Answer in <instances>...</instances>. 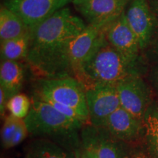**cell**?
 Segmentation results:
<instances>
[{
    "instance_id": "ac0fdd59",
    "label": "cell",
    "mask_w": 158,
    "mask_h": 158,
    "mask_svg": "<svg viewBox=\"0 0 158 158\" xmlns=\"http://www.w3.org/2000/svg\"><path fill=\"white\" fill-rule=\"evenodd\" d=\"M144 139L158 141V100H153L147 108L143 118Z\"/></svg>"
},
{
    "instance_id": "ffe728a7",
    "label": "cell",
    "mask_w": 158,
    "mask_h": 158,
    "mask_svg": "<svg viewBox=\"0 0 158 158\" xmlns=\"http://www.w3.org/2000/svg\"><path fill=\"white\" fill-rule=\"evenodd\" d=\"M21 119L23 118H17L11 114L5 118L1 131L2 144L5 149H9L10 143L12 138L14 135Z\"/></svg>"
},
{
    "instance_id": "6da1fadb",
    "label": "cell",
    "mask_w": 158,
    "mask_h": 158,
    "mask_svg": "<svg viewBox=\"0 0 158 158\" xmlns=\"http://www.w3.org/2000/svg\"><path fill=\"white\" fill-rule=\"evenodd\" d=\"M81 19L64 7L35 28L27 61L43 78L73 76L70 50L76 37L85 29Z\"/></svg>"
},
{
    "instance_id": "4316f807",
    "label": "cell",
    "mask_w": 158,
    "mask_h": 158,
    "mask_svg": "<svg viewBox=\"0 0 158 158\" xmlns=\"http://www.w3.org/2000/svg\"><path fill=\"white\" fill-rule=\"evenodd\" d=\"M148 2H149V7L154 15L158 19V0H149Z\"/></svg>"
},
{
    "instance_id": "2e32d148",
    "label": "cell",
    "mask_w": 158,
    "mask_h": 158,
    "mask_svg": "<svg viewBox=\"0 0 158 158\" xmlns=\"http://www.w3.org/2000/svg\"><path fill=\"white\" fill-rule=\"evenodd\" d=\"M31 31L21 36L1 42L0 55L2 61H19L27 58L31 43Z\"/></svg>"
},
{
    "instance_id": "603a6c76",
    "label": "cell",
    "mask_w": 158,
    "mask_h": 158,
    "mask_svg": "<svg viewBox=\"0 0 158 158\" xmlns=\"http://www.w3.org/2000/svg\"><path fill=\"white\" fill-rule=\"evenodd\" d=\"M149 81L154 91L158 96V65L152 69L149 74Z\"/></svg>"
},
{
    "instance_id": "52a82bcc",
    "label": "cell",
    "mask_w": 158,
    "mask_h": 158,
    "mask_svg": "<svg viewBox=\"0 0 158 158\" xmlns=\"http://www.w3.org/2000/svg\"><path fill=\"white\" fill-rule=\"evenodd\" d=\"M121 107L143 122L147 108L153 102L152 89L142 76H130L116 84Z\"/></svg>"
},
{
    "instance_id": "277c9868",
    "label": "cell",
    "mask_w": 158,
    "mask_h": 158,
    "mask_svg": "<svg viewBox=\"0 0 158 158\" xmlns=\"http://www.w3.org/2000/svg\"><path fill=\"white\" fill-rule=\"evenodd\" d=\"M35 97L68 106L76 111L84 124H89L84 85L73 76L42 78L36 83Z\"/></svg>"
},
{
    "instance_id": "44dd1931",
    "label": "cell",
    "mask_w": 158,
    "mask_h": 158,
    "mask_svg": "<svg viewBox=\"0 0 158 158\" xmlns=\"http://www.w3.org/2000/svg\"><path fill=\"white\" fill-rule=\"evenodd\" d=\"M28 129H27L24 119H21L20 121L19 126H18L16 131H15L14 135L12 138L10 143L9 149L19 145L20 143H21L25 139L26 137L28 135Z\"/></svg>"
},
{
    "instance_id": "7a4b0ae2",
    "label": "cell",
    "mask_w": 158,
    "mask_h": 158,
    "mask_svg": "<svg viewBox=\"0 0 158 158\" xmlns=\"http://www.w3.org/2000/svg\"><path fill=\"white\" fill-rule=\"evenodd\" d=\"M23 119L32 137L54 141L64 151L82 147L80 133L85 124L68 118L36 97H32L29 113Z\"/></svg>"
},
{
    "instance_id": "9a60e30c",
    "label": "cell",
    "mask_w": 158,
    "mask_h": 158,
    "mask_svg": "<svg viewBox=\"0 0 158 158\" xmlns=\"http://www.w3.org/2000/svg\"><path fill=\"white\" fill-rule=\"evenodd\" d=\"M21 18L11 10L2 6L0 9V42L15 38L28 31Z\"/></svg>"
},
{
    "instance_id": "8992f818",
    "label": "cell",
    "mask_w": 158,
    "mask_h": 158,
    "mask_svg": "<svg viewBox=\"0 0 158 158\" xmlns=\"http://www.w3.org/2000/svg\"><path fill=\"white\" fill-rule=\"evenodd\" d=\"M84 86L89 124L103 127L110 114L121 107L116 84L95 83Z\"/></svg>"
},
{
    "instance_id": "d4e9b609",
    "label": "cell",
    "mask_w": 158,
    "mask_h": 158,
    "mask_svg": "<svg viewBox=\"0 0 158 158\" xmlns=\"http://www.w3.org/2000/svg\"><path fill=\"white\" fill-rule=\"evenodd\" d=\"M7 101H8V100L6 96L5 91L2 88H0V114H1L2 117L5 116Z\"/></svg>"
},
{
    "instance_id": "7402d4cb",
    "label": "cell",
    "mask_w": 158,
    "mask_h": 158,
    "mask_svg": "<svg viewBox=\"0 0 158 158\" xmlns=\"http://www.w3.org/2000/svg\"><path fill=\"white\" fill-rule=\"evenodd\" d=\"M143 149L152 158H158V141L143 139Z\"/></svg>"
},
{
    "instance_id": "4fadbf2b",
    "label": "cell",
    "mask_w": 158,
    "mask_h": 158,
    "mask_svg": "<svg viewBox=\"0 0 158 158\" xmlns=\"http://www.w3.org/2000/svg\"><path fill=\"white\" fill-rule=\"evenodd\" d=\"M106 38L112 46L122 53L132 56L139 55V43L127 22L125 11L108 26Z\"/></svg>"
},
{
    "instance_id": "484cf974",
    "label": "cell",
    "mask_w": 158,
    "mask_h": 158,
    "mask_svg": "<svg viewBox=\"0 0 158 158\" xmlns=\"http://www.w3.org/2000/svg\"><path fill=\"white\" fill-rule=\"evenodd\" d=\"M130 158H152L144 150L143 148L138 149L134 148L133 153Z\"/></svg>"
},
{
    "instance_id": "cb8c5ba5",
    "label": "cell",
    "mask_w": 158,
    "mask_h": 158,
    "mask_svg": "<svg viewBox=\"0 0 158 158\" xmlns=\"http://www.w3.org/2000/svg\"><path fill=\"white\" fill-rule=\"evenodd\" d=\"M65 158H86V152L83 147L74 150L65 151Z\"/></svg>"
},
{
    "instance_id": "e0dca14e",
    "label": "cell",
    "mask_w": 158,
    "mask_h": 158,
    "mask_svg": "<svg viewBox=\"0 0 158 158\" xmlns=\"http://www.w3.org/2000/svg\"><path fill=\"white\" fill-rule=\"evenodd\" d=\"M25 158H65V151L54 141L37 138L29 145Z\"/></svg>"
},
{
    "instance_id": "83f0119b",
    "label": "cell",
    "mask_w": 158,
    "mask_h": 158,
    "mask_svg": "<svg viewBox=\"0 0 158 158\" xmlns=\"http://www.w3.org/2000/svg\"><path fill=\"white\" fill-rule=\"evenodd\" d=\"M84 151H85V152H86V158H96L93 155H92V154H91V153L88 152H86V150H84Z\"/></svg>"
},
{
    "instance_id": "d6986e66",
    "label": "cell",
    "mask_w": 158,
    "mask_h": 158,
    "mask_svg": "<svg viewBox=\"0 0 158 158\" xmlns=\"http://www.w3.org/2000/svg\"><path fill=\"white\" fill-rule=\"evenodd\" d=\"M31 102L27 95L19 93L9 99L7 103V109L11 115L19 118H25L30 110Z\"/></svg>"
},
{
    "instance_id": "9c48e42d",
    "label": "cell",
    "mask_w": 158,
    "mask_h": 158,
    "mask_svg": "<svg viewBox=\"0 0 158 158\" xmlns=\"http://www.w3.org/2000/svg\"><path fill=\"white\" fill-rule=\"evenodd\" d=\"M110 23L86 25L72 43L70 50V62L73 76L75 78L79 70L91 58L106 38V29Z\"/></svg>"
},
{
    "instance_id": "7c38bea8",
    "label": "cell",
    "mask_w": 158,
    "mask_h": 158,
    "mask_svg": "<svg viewBox=\"0 0 158 158\" xmlns=\"http://www.w3.org/2000/svg\"><path fill=\"white\" fill-rule=\"evenodd\" d=\"M103 127L116 138L131 145L145 137L143 122L122 107L110 114Z\"/></svg>"
},
{
    "instance_id": "5b68a950",
    "label": "cell",
    "mask_w": 158,
    "mask_h": 158,
    "mask_svg": "<svg viewBox=\"0 0 158 158\" xmlns=\"http://www.w3.org/2000/svg\"><path fill=\"white\" fill-rule=\"evenodd\" d=\"M80 135L83 148L96 158H130L133 152V145L116 138L104 127L86 124Z\"/></svg>"
},
{
    "instance_id": "30bf717a",
    "label": "cell",
    "mask_w": 158,
    "mask_h": 158,
    "mask_svg": "<svg viewBox=\"0 0 158 158\" xmlns=\"http://www.w3.org/2000/svg\"><path fill=\"white\" fill-rule=\"evenodd\" d=\"M126 19L137 37L141 50L147 48L155 29V15L147 0H132L125 10Z\"/></svg>"
},
{
    "instance_id": "f1b7e54d",
    "label": "cell",
    "mask_w": 158,
    "mask_h": 158,
    "mask_svg": "<svg viewBox=\"0 0 158 158\" xmlns=\"http://www.w3.org/2000/svg\"><path fill=\"white\" fill-rule=\"evenodd\" d=\"M156 51H157V53L158 54V37L157 39V43H156Z\"/></svg>"
},
{
    "instance_id": "ba28073f",
    "label": "cell",
    "mask_w": 158,
    "mask_h": 158,
    "mask_svg": "<svg viewBox=\"0 0 158 158\" xmlns=\"http://www.w3.org/2000/svg\"><path fill=\"white\" fill-rule=\"evenodd\" d=\"M73 0H5V7L19 15L29 29L46 21Z\"/></svg>"
},
{
    "instance_id": "5bb4252c",
    "label": "cell",
    "mask_w": 158,
    "mask_h": 158,
    "mask_svg": "<svg viewBox=\"0 0 158 158\" xmlns=\"http://www.w3.org/2000/svg\"><path fill=\"white\" fill-rule=\"evenodd\" d=\"M24 81V69L19 61L3 60L0 65V88L7 100L19 94Z\"/></svg>"
},
{
    "instance_id": "3957f363",
    "label": "cell",
    "mask_w": 158,
    "mask_h": 158,
    "mask_svg": "<svg viewBox=\"0 0 158 158\" xmlns=\"http://www.w3.org/2000/svg\"><path fill=\"white\" fill-rule=\"evenodd\" d=\"M146 66L138 56L126 54L116 49L106 38L94 54L81 67L76 78L88 85L95 83H116L130 76H142Z\"/></svg>"
},
{
    "instance_id": "8fae6325",
    "label": "cell",
    "mask_w": 158,
    "mask_h": 158,
    "mask_svg": "<svg viewBox=\"0 0 158 158\" xmlns=\"http://www.w3.org/2000/svg\"><path fill=\"white\" fill-rule=\"evenodd\" d=\"M129 0H73L76 10L89 22L110 23L125 11Z\"/></svg>"
}]
</instances>
